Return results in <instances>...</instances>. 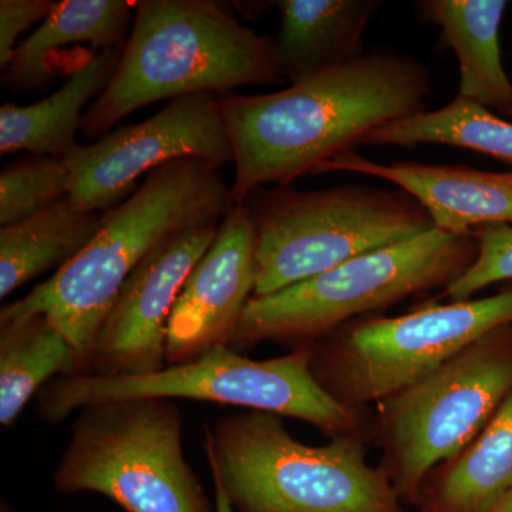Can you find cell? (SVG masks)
<instances>
[{
  "instance_id": "6da1fadb",
  "label": "cell",
  "mask_w": 512,
  "mask_h": 512,
  "mask_svg": "<svg viewBox=\"0 0 512 512\" xmlns=\"http://www.w3.org/2000/svg\"><path fill=\"white\" fill-rule=\"evenodd\" d=\"M431 96L423 63L375 50L279 92L218 97L234 151L232 204L315 173L375 128L427 110Z\"/></svg>"
},
{
  "instance_id": "7a4b0ae2",
  "label": "cell",
  "mask_w": 512,
  "mask_h": 512,
  "mask_svg": "<svg viewBox=\"0 0 512 512\" xmlns=\"http://www.w3.org/2000/svg\"><path fill=\"white\" fill-rule=\"evenodd\" d=\"M234 207L221 167L183 158L151 171L138 190L104 211L94 237L52 278L0 311V322L43 315L90 372L94 343L120 289L144 259L187 229L221 224Z\"/></svg>"
},
{
  "instance_id": "3957f363",
  "label": "cell",
  "mask_w": 512,
  "mask_h": 512,
  "mask_svg": "<svg viewBox=\"0 0 512 512\" xmlns=\"http://www.w3.org/2000/svg\"><path fill=\"white\" fill-rule=\"evenodd\" d=\"M284 82L272 37L258 35L211 0H140L109 86L84 113L93 141L161 100Z\"/></svg>"
},
{
  "instance_id": "277c9868",
  "label": "cell",
  "mask_w": 512,
  "mask_h": 512,
  "mask_svg": "<svg viewBox=\"0 0 512 512\" xmlns=\"http://www.w3.org/2000/svg\"><path fill=\"white\" fill-rule=\"evenodd\" d=\"M204 444L235 512H404L386 471L367 464L360 434L306 446L281 416L249 410L218 420Z\"/></svg>"
},
{
  "instance_id": "5b68a950",
  "label": "cell",
  "mask_w": 512,
  "mask_h": 512,
  "mask_svg": "<svg viewBox=\"0 0 512 512\" xmlns=\"http://www.w3.org/2000/svg\"><path fill=\"white\" fill-rule=\"evenodd\" d=\"M244 204L255 237L254 296L434 229L426 208L399 187L345 184L299 191L276 185L256 188Z\"/></svg>"
},
{
  "instance_id": "8992f818",
  "label": "cell",
  "mask_w": 512,
  "mask_h": 512,
  "mask_svg": "<svg viewBox=\"0 0 512 512\" xmlns=\"http://www.w3.org/2000/svg\"><path fill=\"white\" fill-rule=\"evenodd\" d=\"M473 234L434 228L419 237L356 256L306 281L266 296H252L229 348L262 342L312 345L357 316L446 289L474 264Z\"/></svg>"
},
{
  "instance_id": "52a82bcc",
  "label": "cell",
  "mask_w": 512,
  "mask_h": 512,
  "mask_svg": "<svg viewBox=\"0 0 512 512\" xmlns=\"http://www.w3.org/2000/svg\"><path fill=\"white\" fill-rule=\"evenodd\" d=\"M311 346L275 359L212 350L192 362L144 376L57 377L37 397V413L59 423L90 404L128 399H187L293 417L332 437L360 434L359 413L330 396L313 376Z\"/></svg>"
},
{
  "instance_id": "ba28073f",
  "label": "cell",
  "mask_w": 512,
  "mask_h": 512,
  "mask_svg": "<svg viewBox=\"0 0 512 512\" xmlns=\"http://www.w3.org/2000/svg\"><path fill=\"white\" fill-rule=\"evenodd\" d=\"M53 483L60 493H97L126 512H215L183 448L173 400L90 404L73 421Z\"/></svg>"
},
{
  "instance_id": "9c48e42d",
  "label": "cell",
  "mask_w": 512,
  "mask_h": 512,
  "mask_svg": "<svg viewBox=\"0 0 512 512\" xmlns=\"http://www.w3.org/2000/svg\"><path fill=\"white\" fill-rule=\"evenodd\" d=\"M512 323V288L468 301L430 303L393 318L355 319L312 343L316 382L340 403H382L488 333Z\"/></svg>"
},
{
  "instance_id": "30bf717a",
  "label": "cell",
  "mask_w": 512,
  "mask_h": 512,
  "mask_svg": "<svg viewBox=\"0 0 512 512\" xmlns=\"http://www.w3.org/2000/svg\"><path fill=\"white\" fill-rule=\"evenodd\" d=\"M512 393V323L493 330L379 403L383 470L413 500L431 471L454 460Z\"/></svg>"
},
{
  "instance_id": "8fae6325",
  "label": "cell",
  "mask_w": 512,
  "mask_h": 512,
  "mask_svg": "<svg viewBox=\"0 0 512 512\" xmlns=\"http://www.w3.org/2000/svg\"><path fill=\"white\" fill-rule=\"evenodd\" d=\"M200 158L224 167L234 161L218 97L190 94L171 100L143 123L117 128L63 157L69 197L80 210H110L134 192L138 178L161 165Z\"/></svg>"
},
{
  "instance_id": "7c38bea8",
  "label": "cell",
  "mask_w": 512,
  "mask_h": 512,
  "mask_svg": "<svg viewBox=\"0 0 512 512\" xmlns=\"http://www.w3.org/2000/svg\"><path fill=\"white\" fill-rule=\"evenodd\" d=\"M218 227L211 224L180 232L134 269L101 325L89 373L144 376L167 367L165 343L174 303L217 237Z\"/></svg>"
},
{
  "instance_id": "4fadbf2b",
  "label": "cell",
  "mask_w": 512,
  "mask_h": 512,
  "mask_svg": "<svg viewBox=\"0 0 512 512\" xmlns=\"http://www.w3.org/2000/svg\"><path fill=\"white\" fill-rule=\"evenodd\" d=\"M255 291V237L247 205H234L188 275L168 320L167 366L229 348Z\"/></svg>"
},
{
  "instance_id": "5bb4252c",
  "label": "cell",
  "mask_w": 512,
  "mask_h": 512,
  "mask_svg": "<svg viewBox=\"0 0 512 512\" xmlns=\"http://www.w3.org/2000/svg\"><path fill=\"white\" fill-rule=\"evenodd\" d=\"M326 173L369 175L402 188L426 208L434 228L450 234H471L481 225H512V171L412 161L380 164L352 150L326 161L312 175Z\"/></svg>"
},
{
  "instance_id": "9a60e30c",
  "label": "cell",
  "mask_w": 512,
  "mask_h": 512,
  "mask_svg": "<svg viewBox=\"0 0 512 512\" xmlns=\"http://www.w3.org/2000/svg\"><path fill=\"white\" fill-rule=\"evenodd\" d=\"M276 66L291 84L363 56L367 28L382 8L379 0H279Z\"/></svg>"
},
{
  "instance_id": "2e32d148",
  "label": "cell",
  "mask_w": 512,
  "mask_h": 512,
  "mask_svg": "<svg viewBox=\"0 0 512 512\" xmlns=\"http://www.w3.org/2000/svg\"><path fill=\"white\" fill-rule=\"evenodd\" d=\"M505 0H421L417 18L437 26L456 53L458 97L500 117H512V83L501 59L500 29Z\"/></svg>"
},
{
  "instance_id": "e0dca14e",
  "label": "cell",
  "mask_w": 512,
  "mask_h": 512,
  "mask_svg": "<svg viewBox=\"0 0 512 512\" xmlns=\"http://www.w3.org/2000/svg\"><path fill=\"white\" fill-rule=\"evenodd\" d=\"M136 2L124 0H62L39 28L23 40L2 69V87L32 92L52 80L57 50L87 43L101 50H121L131 29Z\"/></svg>"
},
{
  "instance_id": "ac0fdd59",
  "label": "cell",
  "mask_w": 512,
  "mask_h": 512,
  "mask_svg": "<svg viewBox=\"0 0 512 512\" xmlns=\"http://www.w3.org/2000/svg\"><path fill=\"white\" fill-rule=\"evenodd\" d=\"M121 50H101L74 70L57 92L29 106L0 107V153L26 151L62 160L77 146L83 110L109 86Z\"/></svg>"
},
{
  "instance_id": "d6986e66",
  "label": "cell",
  "mask_w": 512,
  "mask_h": 512,
  "mask_svg": "<svg viewBox=\"0 0 512 512\" xmlns=\"http://www.w3.org/2000/svg\"><path fill=\"white\" fill-rule=\"evenodd\" d=\"M101 215L80 210L69 195L33 217L0 228V298L79 254Z\"/></svg>"
},
{
  "instance_id": "ffe728a7",
  "label": "cell",
  "mask_w": 512,
  "mask_h": 512,
  "mask_svg": "<svg viewBox=\"0 0 512 512\" xmlns=\"http://www.w3.org/2000/svg\"><path fill=\"white\" fill-rule=\"evenodd\" d=\"M83 373L76 349L46 316L0 322V424L5 429L50 379Z\"/></svg>"
},
{
  "instance_id": "44dd1931",
  "label": "cell",
  "mask_w": 512,
  "mask_h": 512,
  "mask_svg": "<svg viewBox=\"0 0 512 512\" xmlns=\"http://www.w3.org/2000/svg\"><path fill=\"white\" fill-rule=\"evenodd\" d=\"M512 490V393L476 439L443 464L431 512H491Z\"/></svg>"
},
{
  "instance_id": "7402d4cb",
  "label": "cell",
  "mask_w": 512,
  "mask_h": 512,
  "mask_svg": "<svg viewBox=\"0 0 512 512\" xmlns=\"http://www.w3.org/2000/svg\"><path fill=\"white\" fill-rule=\"evenodd\" d=\"M362 146L467 148L512 165V123L463 97L439 110H423L370 131Z\"/></svg>"
},
{
  "instance_id": "603a6c76",
  "label": "cell",
  "mask_w": 512,
  "mask_h": 512,
  "mask_svg": "<svg viewBox=\"0 0 512 512\" xmlns=\"http://www.w3.org/2000/svg\"><path fill=\"white\" fill-rule=\"evenodd\" d=\"M70 174L55 157L20 158L0 174V225L16 224L67 197Z\"/></svg>"
},
{
  "instance_id": "cb8c5ba5",
  "label": "cell",
  "mask_w": 512,
  "mask_h": 512,
  "mask_svg": "<svg viewBox=\"0 0 512 512\" xmlns=\"http://www.w3.org/2000/svg\"><path fill=\"white\" fill-rule=\"evenodd\" d=\"M478 255L466 274L444 289L443 298L468 301L474 293L498 282L512 281V225H481L473 229Z\"/></svg>"
},
{
  "instance_id": "d4e9b609",
  "label": "cell",
  "mask_w": 512,
  "mask_h": 512,
  "mask_svg": "<svg viewBox=\"0 0 512 512\" xmlns=\"http://www.w3.org/2000/svg\"><path fill=\"white\" fill-rule=\"evenodd\" d=\"M53 0H2L0 2V67L5 69L18 49V39L30 26L43 22L55 9Z\"/></svg>"
},
{
  "instance_id": "484cf974",
  "label": "cell",
  "mask_w": 512,
  "mask_h": 512,
  "mask_svg": "<svg viewBox=\"0 0 512 512\" xmlns=\"http://www.w3.org/2000/svg\"><path fill=\"white\" fill-rule=\"evenodd\" d=\"M214 483V481H212ZM215 490V512H235L234 508H232L231 503H229L227 495H225L222 488L217 483H214Z\"/></svg>"
},
{
  "instance_id": "4316f807",
  "label": "cell",
  "mask_w": 512,
  "mask_h": 512,
  "mask_svg": "<svg viewBox=\"0 0 512 512\" xmlns=\"http://www.w3.org/2000/svg\"><path fill=\"white\" fill-rule=\"evenodd\" d=\"M491 512H512V490L505 495L503 500L500 501Z\"/></svg>"
},
{
  "instance_id": "83f0119b",
  "label": "cell",
  "mask_w": 512,
  "mask_h": 512,
  "mask_svg": "<svg viewBox=\"0 0 512 512\" xmlns=\"http://www.w3.org/2000/svg\"><path fill=\"white\" fill-rule=\"evenodd\" d=\"M2 512H13V511L10 510V508H8V507H3Z\"/></svg>"
}]
</instances>
